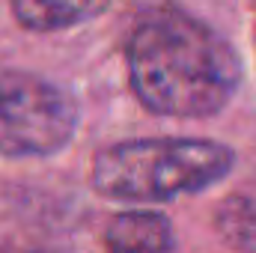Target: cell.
Listing matches in <instances>:
<instances>
[{"instance_id":"cell-2","label":"cell","mask_w":256,"mask_h":253,"mask_svg":"<svg viewBox=\"0 0 256 253\" xmlns=\"http://www.w3.org/2000/svg\"><path fill=\"white\" fill-rule=\"evenodd\" d=\"M236 164V152L214 140L140 137L104 146L90 167V185L116 202H167L212 188Z\"/></svg>"},{"instance_id":"cell-3","label":"cell","mask_w":256,"mask_h":253,"mask_svg":"<svg viewBox=\"0 0 256 253\" xmlns=\"http://www.w3.org/2000/svg\"><path fill=\"white\" fill-rule=\"evenodd\" d=\"M78 131V104L60 84L0 66V155L48 158Z\"/></svg>"},{"instance_id":"cell-4","label":"cell","mask_w":256,"mask_h":253,"mask_svg":"<svg viewBox=\"0 0 256 253\" xmlns=\"http://www.w3.org/2000/svg\"><path fill=\"white\" fill-rule=\"evenodd\" d=\"M114 0H9L15 21L33 33H60L102 15Z\"/></svg>"},{"instance_id":"cell-1","label":"cell","mask_w":256,"mask_h":253,"mask_svg":"<svg viewBox=\"0 0 256 253\" xmlns=\"http://www.w3.org/2000/svg\"><path fill=\"white\" fill-rule=\"evenodd\" d=\"M126 66L137 102L179 120L224 110L242 84V63L230 42L179 9H158L134 24Z\"/></svg>"},{"instance_id":"cell-5","label":"cell","mask_w":256,"mask_h":253,"mask_svg":"<svg viewBox=\"0 0 256 253\" xmlns=\"http://www.w3.org/2000/svg\"><path fill=\"white\" fill-rule=\"evenodd\" d=\"M104 248L110 250H173V226L161 212L131 208L116 214L104 230Z\"/></svg>"}]
</instances>
